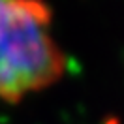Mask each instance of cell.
Masks as SVG:
<instances>
[{
	"mask_svg": "<svg viewBox=\"0 0 124 124\" xmlns=\"http://www.w3.org/2000/svg\"><path fill=\"white\" fill-rule=\"evenodd\" d=\"M56 56L45 13L32 0H0V98H19L51 79Z\"/></svg>",
	"mask_w": 124,
	"mask_h": 124,
	"instance_id": "cell-1",
	"label": "cell"
},
{
	"mask_svg": "<svg viewBox=\"0 0 124 124\" xmlns=\"http://www.w3.org/2000/svg\"><path fill=\"white\" fill-rule=\"evenodd\" d=\"M68 64H70V71L75 75V73L79 71V64H75V60H73V58H70V60H68Z\"/></svg>",
	"mask_w": 124,
	"mask_h": 124,
	"instance_id": "cell-2",
	"label": "cell"
}]
</instances>
